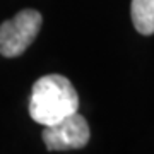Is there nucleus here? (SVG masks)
Wrapping results in <instances>:
<instances>
[{"instance_id":"f257e3e1","label":"nucleus","mask_w":154,"mask_h":154,"mask_svg":"<svg viewBox=\"0 0 154 154\" xmlns=\"http://www.w3.org/2000/svg\"><path fill=\"white\" fill-rule=\"evenodd\" d=\"M79 96L72 82L63 75L50 74L34 82L29 98V115L39 125H53L75 113Z\"/></svg>"},{"instance_id":"f03ea898","label":"nucleus","mask_w":154,"mask_h":154,"mask_svg":"<svg viewBox=\"0 0 154 154\" xmlns=\"http://www.w3.org/2000/svg\"><path fill=\"white\" fill-rule=\"evenodd\" d=\"M43 24V17L34 9H24L0 24V55L19 57L31 46Z\"/></svg>"},{"instance_id":"7ed1b4c3","label":"nucleus","mask_w":154,"mask_h":154,"mask_svg":"<svg viewBox=\"0 0 154 154\" xmlns=\"http://www.w3.org/2000/svg\"><path fill=\"white\" fill-rule=\"evenodd\" d=\"M89 137L91 132L88 122L77 111L53 125H46L43 130V142L48 151L81 149L89 142Z\"/></svg>"},{"instance_id":"20e7f679","label":"nucleus","mask_w":154,"mask_h":154,"mask_svg":"<svg viewBox=\"0 0 154 154\" xmlns=\"http://www.w3.org/2000/svg\"><path fill=\"white\" fill-rule=\"evenodd\" d=\"M130 16L134 28L140 34H154V0H132Z\"/></svg>"}]
</instances>
